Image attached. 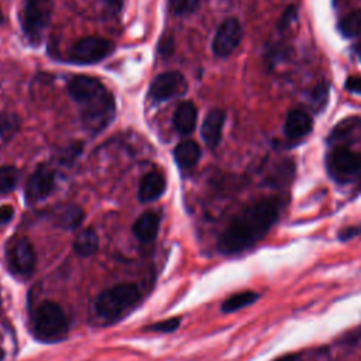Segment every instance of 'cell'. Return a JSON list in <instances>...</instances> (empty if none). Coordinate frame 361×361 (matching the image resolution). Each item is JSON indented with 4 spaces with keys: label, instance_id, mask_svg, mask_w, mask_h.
Returning <instances> with one entry per match:
<instances>
[{
    "label": "cell",
    "instance_id": "1",
    "mask_svg": "<svg viewBox=\"0 0 361 361\" xmlns=\"http://www.w3.org/2000/svg\"><path fill=\"white\" fill-rule=\"evenodd\" d=\"M279 214V206L274 199H261L243 209L226 227L219 251L227 255L251 248L271 230Z\"/></svg>",
    "mask_w": 361,
    "mask_h": 361
},
{
    "label": "cell",
    "instance_id": "2",
    "mask_svg": "<svg viewBox=\"0 0 361 361\" xmlns=\"http://www.w3.org/2000/svg\"><path fill=\"white\" fill-rule=\"evenodd\" d=\"M68 92L79 106L82 124L89 133L99 134L114 118V97L99 79L82 75L75 76L68 83Z\"/></svg>",
    "mask_w": 361,
    "mask_h": 361
},
{
    "label": "cell",
    "instance_id": "3",
    "mask_svg": "<svg viewBox=\"0 0 361 361\" xmlns=\"http://www.w3.org/2000/svg\"><path fill=\"white\" fill-rule=\"evenodd\" d=\"M31 329L38 340L56 341L66 336L68 320L59 305L45 300L32 313Z\"/></svg>",
    "mask_w": 361,
    "mask_h": 361
},
{
    "label": "cell",
    "instance_id": "4",
    "mask_svg": "<svg viewBox=\"0 0 361 361\" xmlns=\"http://www.w3.org/2000/svg\"><path fill=\"white\" fill-rule=\"evenodd\" d=\"M140 299V289L134 283H120L99 295L96 310L103 317H117Z\"/></svg>",
    "mask_w": 361,
    "mask_h": 361
},
{
    "label": "cell",
    "instance_id": "5",
    "mask_svg": "<svg viewBox=\"0 0 361 361\" xmlns=\"http://www.w3.org/2000/svg\"><path fill=\"white\" fill-rule=\"evenodd\" d=\"M51 0H25L21 14V27L30 42L37 44L41 41L44 31L51 21Z\"/></svg>",
    "mask_w": 361,
    "mask_h": 361
},
{
    "label": "cell",
    "instance_id": "6",
    "mask_svg": "<svg viewBox=\"0 0 361 361\" xmlns=\"http://www.w3.org/2000/svg\"><path fill=\"white\" fill-rule=\"evenodd\" d=\"M114 49V44L103 37H85L76 41L69 49V61L73 63H94L109 56Z\"/></svg>",
    "mask_w": 361,
    "mask_h": 361
},
{
    "label": "cell",
    "instance_id": "7",
    "mask_svg": "<svg viewBox=\"0 0 361 361\" xmlns=\"http://www.w3.org/2000/svg\"><path fill=\"white\" fill-rule=\"evenodd\" d=\"M6 261L11 272L20 276H27L35 267V251L32 244L25 237H14L6 248Z\"/></svg>",
    "mask_w": 361,
    "mask_h": 361
},
{
    "label": "cell",
    "instance_id": "8",
    "mask_svg": "<svg viewBox=\"0 0 361 361\" xmlns=\"http://www.w3.org/2000/svg\"><path fill=\"white\" fill-rule=\"evenodd\" d=\"M241 38H243V28L240 21L234 17L224 20L219 25L214 34V38L212 42L213 54L220 58L228 56L240 45Z\"/></svg>",
    "mask_w": 361,
    "mask_h": 361
},
{
    "label": "cell",
    "instance_id": "9",
    "mask_svg": "<svg viewBox=\"0 0 361 361\" xmlns=\"http://www.w3.org/2000/svg\"><path fill=\"white\" fill-rule=\"evenodd\" d=\"M186 90V82L180 72L168 71L159 73L149 86L148 96L154 103L166 102Z\"/></svg>",
    "mask_w": 361,
    "mask_h": 361
},
{
    "label": "cell",
    "instance_id": "10",
    "mask_svg": "<svg viewBox=\"0 0 361 361\" xmlns=\"http://www.w3.org/2000/svg\"><path fill=\"white\" fill-rule=\"evenodd\" d=\"M327 168L337 179H348L361 171V154L347 147H337L329 154Z\"/></svg>",
    "mask_w": 361,
    "mask_h": 361
},
{
    "label": "cell",
    "instance_id": "11",
    "mask_svg": "<svg viewBox=\"0 0 361 361\" xmlns=\"http://www.w3.org/2000/svg\"><path fill=\"white\" fill-rule=\"evenodd\" d=\"M55 189V172L41 164L31 173L25 185V199L28 203H37L45 199Z\"/></svg>",
    "mask_w": 361,
    "mask_h": 361
},
{
    "label": "cell",
    "instance_id": "12",
    "mask_svg": "<svg viewBox=\"0 0 361 361\" xmlns=\"http://www.w3.org/2000/svg\"><path fill=\"white\" fill-rule=\"evenodd\" d=\"M226 121V113L221 109H213L210 110L202 124V138L204 144L210 148H214L219 145L221 140V131Z\"/></svg>",
    "mask_w": 361,
    "mask_h": 361
},
{
    "label": "cell",
    "instance_id": "13",
    "mask_svg": "<svg viewBox=\"0 0 361 361\" xmlns=\"http://www.w3.org/2000/svg\"><path fill=\"white\" fill-rule=\"evenodd\" d=\"M166 188L165 176L159 171H149L144 175L138 188V199L142 203L157 200Z\"/></svg>",
    "mask_w": 361,
    "mask_h": 361
},
{
    "label": "cell",
    "instance_id": "14",
    "mask_svg": "<svg viewBox=\"0 0 361 361\" xmlns=\"http://www.w3.org/2000/svg\"><path fill=\"white\" fill-rule=\"evenodd\" d=\"M312 117L303 110H290L283 124V133L290 140H298L312 131Z\"/></svg>",
    "mask_w": 361,
    "mask_h": 361
},
{
    "label": "cell",
    "instance_id": "15",
    "mask_svg": "<svg viewBox=\"0 0 361 361\" xmlns=\"http://www.w3.org/2000/svg\"><path fill=\"white\" fill-rule=\"evenodd\" d=\"M49 214L52 221L58 227L68 228V230L76 228L85 217L83 210L76 204H58L51 209Z\"/></svg>",
    "mask_w": 361,
    "mask_h": 361
},
{
    "label": "cell",
    "instance_id": "16",
    "mask_svg": "<svg viewBox=\"0 0 361 361\" xmlns=\"http://www.w3.org/2000/svg\"><path fill=\"white\" fill-rule=\"evenodd\" d=\"M196 118H197V110L190 100H185L179 103V106L176 107V111L173 113L175 130L182 135L190 134L195 130Z\"/></svg>",
    "mask_w": 361,
    "mask_h": 361
},
{
    "label": "cell",
    "instance_id": "17",
    "mask_svg": "<svg viewBox=\"0 0 361 361\" xmlns=\"http://www.w3.org/2000/svg\"><path fill=\"white\" fill-rule=\"evenodd\" d=\"M158 230H159V216L155 212L142 213L133 224L134 235L142 243L152 241L157 237Z\"/></svg>",
    "mask_w": 361,
    "mask_h": 361
},
{
    "label": "cell",
    "instance_id": "18",
    "mask_svg": "<svg viewBox=\"0 0 361 361\" xmlns=\"http://www.w3.org/2000/svg\"><path fill=\"white\" fill-rule=\"evenodd\" d=\"M173 158L179 168L189 169L193 168L200 159V147L195 141H182L173 149Z\"/></svg>",
    "mask_w": 361,
    "mask_h": 361
},
{
    "label": "cell",
    "instance_id": "19",
    "mask_svg": "<svg viewBox=\"0 0 361 361\" xmlns=\"http://www.w3.org/2000/svg\"><path fill=\"white\" fill-rule=\"evenodd\" d=\"M97 248L99 237L93 228L82 230L73 241V250L79 257H90L97 251Z\"/></svg>",
    "mask_w": 361,
    "mask_h": 361
},
{
    "label": "cell",
    "instance_id": "20",
    "mask_svg": "<svg viewBox=\"0 0 361 361\" xmlns=\"http://www.w3.org/2000/svg\"><path fill=\"white\" fill-rule=\"evenodd\" d=\"M338 31L345 38L361 37V10L347 13L338 21Z\"/></svg>",
    "mask_w": 361,
    "mask_h": 361
},
{
    "label": "cell",
    "instance_id": "21",
    "mask_svg": "<svg viewBox=\"0 0 361 361\" xmlns=\"http://www.w3.org/2000/svg\"><path fill=\"white\" fill-rule=\"evenodd\" d=\"M258 299V293L252 292V290H245V292H240L235 295H231L230 298H227L223 305H221V310L224 313H231L235 310H240L245 306H250L251 303H254Z\"/></svg>",
    "mask_w": 361,
    "mask_h": 361
},
{
    "label": "cell",
    "instance_id": "22",
    "mask_svg": "<svg viewBox=\"0 0 361 361\" xmlns=\"http://www.w3.org/2000/svg\"><path fill=\"white\" fill-rule=\"evenodd\" d=\"M361 127V120L357 117H351L340 123L331 133L330 141H340V140H351L353 135L358 131Z\"/></svg>",
    "mask_w": 361,
    "mask_h": 361
},
{
    "label": "cell",
    "instance_id": "23",
    "mask_svg": "<svg viewBox=\"0 0 361 361\" xmlns=\"http://www.w3.org/2000/svg\"><path fill=\"white\" fill-rule=\"evenodd\" d=\"M20 128V118L16 113L4 111L0 114V138L10 140Z\"/></svg>",
    "mask_w": 361,
    "mask_h": 361
},
{
    "label": "cell",
    "instance_id": "24",
    "mask_svg": "<svg viewBox=\"0 0 361 361\" xmlns=\"http://www.w3.org/2000/svg\"><path fill=\"white\" fill-rule=\"evenodd\" d=\"M18 180V171L11 166H0V193H8L14 190Z\"/></svg>",
    "mask_w": 361,
    "mask_h": 361
},
{
    "label": "cell",
    "instance_id": "25",
    "mask_svg": "<svg viewBox=\"0 0 361 361\" xmlns=\"http://www.w3.org/2000/svg\"><path fill=\"white\" fill-rule=\"evenodd\" d=\"M199 3L200 0H169V7L175 14L182 16L195 11Z\"/></svg>",
    "mask_w": 361,
    "mask_h": 361
},
{
    "label": "cell",
    "instance_id": "26",
    "mask_svg": "<svg viewBox=\"0 0 361 361\" xmlns=\"http://www.w3.org/2000/svg\"><path fill=\"white\" fill-rule=\"evenodd\" d=\"M179 323H180L179 317H172V319H166V320H162V322H158V323L149 326V330L161 331V333H169V331L176 330L179 327Z\"/></svg>",
    "mask_w": 361,
    "mask_h": 361
},
{
    "label": "cell",
    "instance_id": "27",
    "mask_svg": "<svg viewBox=\"0 0 361 361\" xmlns=\"http://www.w3.org/2000/svg\"><path fill=\"white\" fill-rule=\"evenodd\" d=\"M13 216H14V209H13V206H10V204H3V206H0V226L10 223V220L13 219Z\"/></svg>",
    "mask_w": 361,
    "mask_h": 361
},
{
    "label": "cell",
    "instance_id": "28",
    "mask_svg": "<svg viewBox=\"0 0 361 361\" xmlns=\"http://www.w3.org/2000/svg\"><path fill=\"white\" fill-rule=\"evenodd\" d=\"M345 87H347V90H350V92H353V93L361 94V78H358V76H350V78L345 80Z\"/></svg>",
    "mask_w": 361,
    "mask_h": 361
},
{
    "label": "cell",
    "instance_id": "29",
    "mask_svg": "<svg viewBox=\"0 0 361 361\" xmlns=\"http://www.w3.org/2000/svg\"><path fill=\"white\" fill-rule=\"evenodd\" d=\"M100 1H102V3L109 8V11L113 13V14L120 13L121 8H123V3H124V0H100Z\"/></svg>",
    "mask_w": 361,
    "mask_h": 361
},
{
    "label": "cell",
    "instance_id": "30",
    "mask_svg": "<svg viewBox=\"0 0 361 361\" xmlns=\"http://www.w3.org/2000/svg\"><path fill=\"white\" fill-rule=\"evenodd\" d=\"M361 233V227H348V228H344L340 234V238L345 240V238H351L354 237L355 234H360Z\"/></svg>",
    "mask_w": 361,
    "mask_h": 361
},
{
    "label": "cell",
    "instance_id": "31",
    "mask_svg": "<svg viewBox=\"0 0 361 361\" xmlns=\"http://www.w3.org/2000/svg\"><path fill=\"white\" fill-rule=\"evenodd\" d=\"M275 361H303V360L298 354H286V355H282V357L276 358Z\"/></svg>",
    "mask_w": 361,
    "mask_h": 361
},
{
    "label": "cell",
    "instance_id": "32",
    "mask_svg": "<svg viewBox=\"0 0 361 361\" xmlns=\"http://www.w3.org/2000/svg\"><path fill=\"white\" fill-rule=\"evenodd\" d=\"M354 52L357 54V56H358L360 61H361V42H358V44L354 45Z\"/></svg>",
    "mask_w": 361,
    "mask_h": 361
},
{
    "label": "cell",
    "instance_id": "33",
    "mask_svg": "<svg viewBox=\"0 0 361 361\" xmlns=\"http://www.w3.org/2000/svg\"><path fill=\"white\" fill-rule=\"evenodd\" d=\"M3 20H4V17H3V11H1V8H0V24L3 23Z\"/></svg>",
    "mask_w": 361,
    "mask_h": 361
},
{
    "label": "cell",
    "instance_id": "34",
    "mask_svg": "<svg viewBox=\"0 0 361 361\" xmlns=\"http://www.w3.org/2000/svg\"><path fill=\"white\" fill-rule=\"evenodd\" d=\"M4 357V353H3V350H0V360Z\"/></svg>",
    "mask_w": 361,
    "mask_h": 361
}]
</instances>
